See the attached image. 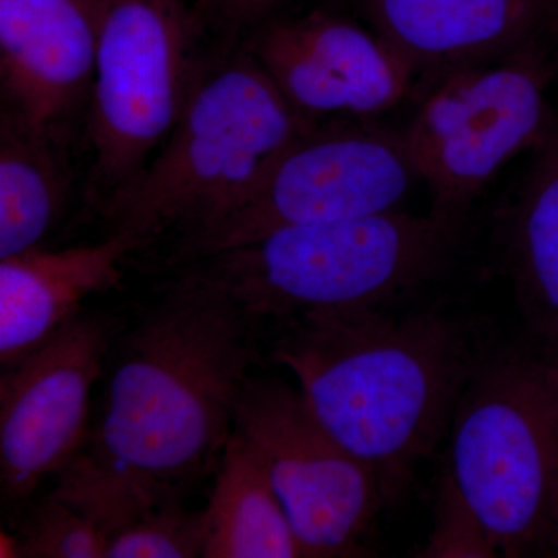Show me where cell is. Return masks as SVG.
<instances>
[{"mask_svg": "<svg viewBox=\"0 0 558 558\" xmlns=\"http://www.w3.org/2000/svg\"><path fill=\"white\" fill-rule=\"evenodd\" d=\"M238 301L179 271L110 349L97 424L80 457L128 483L185 490L216 472L258 362Z\"/></svg>", "mask_w": 558, "mask_h": 558, "instance_id": "cell-1", "label": "cell"}, {"mask_svg": "<svg viewBox=\"0 0 558 558\" xmlns=\"http://www.w3.org/2000/svg\"><path fill=\"white\" fill-rule=\"evenodd\" d=\"M282 325L271 357L296 377L322 427L373 472L384 501H396L449 435L486 348L442 306L323 312Z\"/></svg>", "mask_w": 558, "mask_h": 558, "instance_id": "cell-2", "label": "cell"}, {"mask_svg": "<svg viewBox=\"0 0 558 558\" xmlns=\"http://www.w3.org/2000/svg\"><path fill=\"white\" fill-rule=\"evenodd\" d=\"M312 124L244 47L207 49L170 137L131 185L92 215L137 253L161 240L175 247L236 207Z\"/></svg>", "mask_w": 558, "mask_h": 558, "instance_id": "cell-3", "label": "cell"}, {"mask_svg": "<svg viewBox=\"0 0 558 558\" xmlns=\"http://www.w3.org/2000/svg\"><path fill=\"white\" fill-rule=\"evenodd\" d=\"M449 476L501 556H549L558 519V349L486 348L449 427Z\"/></svg>", "mask_w": 558, "mask_h": 558, "instance_id": "cell-4", "label": "cell"}, {"mask_svg": "<svg viewBox=\"0 0 558 558\" xmlns=\"http://www.w3.org/2000/svg\"><path fill=\"white\" fill-rule=\"evenodd\" d=\"M458 233L432 216L396 211L341 222L286 227L179 264L253 318L385 310L436 277Z\"/></svg>", "mask_w": 558, "mask_h": 558, "instance_id": "cell-5", "label": "cell"}, {"mask_svg": "<svg viewBox=\"0 0 558 558\" xmlns=\"http://www.w3.org/2000/svg\"><path fill=\"white\" fill-rule=\"evenodd\" d=\"M205 57L185 0H106L84 121L90 213L131 185L170 137Z\"/></svg>", "mask_w": 558, "mask_h": 558, "instance_id": "cell-6", "label": "cell"}, {"mask_svg": "<svg viewBox=\"0 0 558 558\" xmlns=\"http://www.w3.org/2000/svg\"><path fill=\"white\" fill-rule=\"evenodd\" d=\"M417 172L403 134L366 119L319 121L282 150L244 199L172 247L171 264L236 247L286 227L396 211Z\"/></svg>", "mask_w": 558, "mask_h": 558, "instance_id": "cell-7", "label": "cell"}, {"mask_svg": "<svg viewBox=\"0 0 558 558\" xmlns=\"http://www.w3.org/2000/svg\"><path fill=\"white\" fill-rule=\"evenodd\" d=\"M550 78L549 60L529 47L501 64L449 73L429 92L403 140L436 222L459 233L498 171L537 148L556 119L546 98Z\"/></svg>", "mask_w": 558, "mask_h": 558, "instance_id": "cell-8", "label": "cell"}, {"mask_svg": "<svg viewBox=\"0 0 558 558\" xmlns=\"http://www.w3.org/2000/svg\"><path fill=\"white\" fill-rule=\"evenodd\" d=\"M233 435L269 480L303 557L366 556L360 539L385 505L379 483L322 427L300 389L250 377Z\"/></svg>", "mask_w": 558, "mask_h": 558, "instance_id": "cell-9", "label": "cell"}, {"mask_svg": "<svg viewBox=\"0 0 558 558\" xmlns=\"http://www.w3.org/2000/svg\"><path fill=\"white\" fill-rule=\"evenodd\" d=\"M112 323L81 311L0 377V494L7 508L60 475L89 438L90 399L105 376Z\"/></svg>", "mask_w": 558, "mask_h": 558, "instance_id": "cell-10", "label": "cell"}, {"mask_svg": "<svg viewBox=\"0 0 558 558\" xmlns=\"http://www.w3.org/2000/svg\"><path fill=\"white\" fill-rule=\"evenodd\" d=\"M241 47L312 123L366 119L409 95L413 70L373 28L326 10L264 21Z\"/></svg>", "mask_w": 558, "mask_h": 558, "instance_id": "cell-11", "label": "cell"}, {"mask_svg": "<svg viewBox=\"0 0 558 558\" xmlns=\"http://www.w3.org/2000/svg\"><path fill=\"white\" fill-rule=\"evenodd\" d=\"M106 0H0L2 112L70 143L86 121Z\"/></svg>", "mask_w": 558, "mask_h": 558, "instance_id": "cell-12", "label": "cell"}, {"mask_svg": "<svg viewBox=\"0 0 558 558\" xmlns=\"http://www.w3.org/2000/svg\"><path fill=\"white\" fill-rule=\"evenodd\" d=\"M371 28L414 75H449L534 47L558 0H359Z\"/></svg>", "mask_w": 558, "mask_h": 558, "instance_id": "cell-13", "label": "cell"}, {"mask_svg": "<svg viewBox=\"0 0 558 558\" xmlns=\"http://www.w3.org/2000/svg\"><path fill=\"white\" fill-rule=\"evenodd\" d=\"M137 250L119 234L94 244L44 247L0 259V365L31 354L89 296L119 288L123 267Z\"/></svg>", "mask_w": 558, "mask_h": 558, "instance_id": "cell-14", "label": "cell"}, {"mask_svg": "<svg viewBox=\"0 0 558 558\" xmlns=\"http://www.w3.org/2000/svg\"><path fill=\"white\" fill-rule=\"evenodd\" d=\"M505 219V267L531 340L558 349V117Z\"/></svg>", "mask_w": 558, "mask_h": 558, "instance_id": "cell-15", "label": "cell"}, {"mask_svg": "<svg viewBox=\"0 0 558 558\" xmlns=\"http://www.w3.org/2000/svg\"><path fill=\"white\" fill-rule=\"evenodd\" d=\"M73 191L69 143L0 110V259L44 247Z\"/></svg>", "mask_w": 558, "mask_h": 558, "instance_id": "cell-16", "label": "cell"}, {"mask_svg": "<svg viewBox=\"0 0 558 558\" xmlns=\"http://www.w3.org/2000/svg\"><path fill=\"white\" fill-rule=\"evenodd\" d=\"M204 512L205 558H296L303 550L274 487L231 435Z\"/></svg>", "mask_w": 558, "mask_h": 558, "instance_id": "cell-17", "label": "cell"}, {"mask_svg": "<svg viewBox=\"0 0 558 558\" xmlns=\"http://www.w3.org/2000/svg\"><path fill=\"white\" fill-rule=\"evenodd\" d=\"M105 558H196L204 550V512H189L182 492H130L95 510Z\"/></svg>", "mask_w": 558, "mask_h": 558, "instance_id": "cell-18", "label": "cell"}, {"mask_svg": "<svg viewBox=\"0 0 558 558\" xmlns=\"http://www.w3.org/2000/svg\"><path fill=\"white\" fill-rule=\"evenodd\" d=\"M10 550L25 558H105L106 539L86 510L51 490L25 512Z\"/></svg>", "mask_w": 558, "mask_h": 558, "instance_id": "cell-19", "label": "cell"}, {"mask_svg": "<svg viewBox=\"0 0 558 558\" xmlns=\"http://www.w3.org/2000/svg\"><path fill=\"white\" fill-rule=\"evenodd\" d=\"M418 557L427 558H490L498 557L486 529L476 513L461 497L449 476L442 481L435 529Z\"/></svg>", "mask_w": 558, "mask_h": 558, "instance_id": "cell-20", "label": "cell"}, {"mask_svg": "<svg viewBox=\"0 0 558 558\" xmlns=\"http://www.w3.org/2000/svg\"><path fill=\"white\" fill-rule=\"evenodd\" d=\"M293 0H193L194 17L208 49L230 50Z\"/></svg>", "mask_w": 558, "mask_h": 558, "instance_id": "cell-21", "label": "cell"}, {"mask_svg": "<svg viewBox=\"0 0 558 558\" xmlns=\"http://www.w3.org/2000/svg\"><path fill=\"white\" fill-rule=\"evenodd\" d=\"M554 51L553 57H550L549 64L550 70H553V75L558 76V22L556 27H554Z\"/></svg>", "mask_w": 558, "mask_h": 558, "instance_id": "cell-22", "label": "cell"}, {"mask_svg": "<svg viewBox=\"0 0 558 558\" xmlns=\"http://www.w3.org/2000/svg\"><path fill=\"white\" fill-rule=\"evenodd\" d=\"M549 556L558 557V519L554 527L553 538H550Z\"/></svg>", "mask_w": 558, "mask_h": 558, "instance_id": "cell-23", "label": "cell"}]
</instances>
